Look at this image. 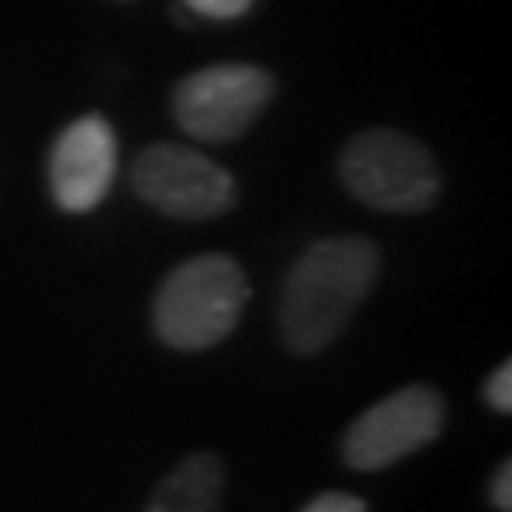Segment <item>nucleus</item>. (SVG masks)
Masks as SVG:
<instances>
[{"instance_id":"1","label":"nucleus","mask_w":512,"mask_h":512,"mask_svg":"<svg viewBox=\"0 0 512 512\" xmlns=\"http://www.w3.org/2000/svg\"><path fill=\"white\" fill-rule=\"evenodd\" d=\"M384 255L368 236L338 232L300 251L277 289V334L293 357L330 349L376 289Z\"/></svg>"},{"instance_id":"2","label":"nucleus","mask_w":512,"mask_h":512,"mask_svg":"<svg viewBox=\"0 0 512 512\" xmlns=\"http://www.w3.org/2000/svg\"><path fill=\"white\" fill-rule=\"evenodd\" d=\"M251 300L247 270L232 255H194L167 270L152 296V334L175 353H202L232 338Z\"/></svg>"},{"instance_id":"3","label":"nucleus","mask_w":512,"mask_h":512,"mask_svg":"<svg viewBox=\"0 0 512 512\" xmlns=\"http://www.w3.org/2000/svg\"><path fill=\"white\" fill-rule=\"evenodd\" d=\"M338 179L361 205L395 217L429 213L444 190L437 156L425 141L391 126L353 133L338 152Z\"/></svg>"},{"instance_id":"4","label":"nucleus","mask_w":512,"mask_h":512,"mask_svg":"<svg viewBox=\"0 0 512 512\" xmlns=\"http://www.w3.org/2000/svg\"><path fill=\"white\" fill-rule=\"evenodd\" d=\"M277 95V76L251 61H220L198 73H186L171 88V118L190 141L202 145H232Z\"/></svg>"},{"instance_id":"5","label":"nucleus","mask_w":512,"mask_h":512,"mask_svg":"<svg viewBox=\"0 0 512 512\" xmlns=\"http://www.w3.org/2000/svg\"><path fill=\"white\" fill-rule=\"evenodd\" d=\"M133 194L171 220H217L239 205V186L228 167L175 141H156L137 152L129 171Z\"/></svg>"},{"instance_id":"6","label":"nucleus","mask_w":512,"mask_h":512,"mask_svg":"<svg viewBox=\"0 0 512 512\" xmlns=\"http://www.w3.org/2000/svg\"><path fill=\"white\" fill-rule=\"evenodd\" d=\"M444 433V399L437 387L406 384L372 403L342 433V463L353 471H384L421 452Z\"/></svg>"},{"instance_id":"7","label":"nucleus","mask_w":512,"mask_h":512,"mask_svg":"<svg viewBox=\"0 0 512 512\" xmlns=\"http://www.w3.org/2000/svg\"><path fill=\"white\" fill-rule=\"evenodd\" d=\"M118 175V137L103 114H80L61 129L46 156V186L61 213L84 217L107 202Z\"/></svg>"},{"instance_id":"8","label":"nucleus","mask_w":512,"mask_h":512,"mask_svg":"<svg viewBox=\"0 0 512 512\" xmlns=\"http://www.w3.org/2000/svg\"><path fill=\"white\" fill-rule=\"evenodd\" d=\"M224 494H228V463L213 448H198L186 452L156 482L145 512H220Z\"/></svg>"},{"instance_id":"9","label":"nucleus","mask_w":512,"mask_h":512,"mask_svg":"<svg viewBox=\"0 0 512 512\" xmlns=\"http://www.w3.org/2000/svg\"><path fill=\"white\" fill-rule=\"evenodd\" d=\"M482 399H486V406L497 410V414H512V365L509 361H501V365L486 376Z\"/></svg>"},{"instance_id":"10","label":"nucleus","mask_w":512,"mask_h":512,"mask_svg":"<svg viewBox=\"0 0 512 512\" xmlns=\"http://www.w3.org/2000/svg\"><path fill=\"white\" fill-rule=\"evenodd\" d=\"M183 4L202 19H243L255 8V0H183Z\"/></svg>"},{"instance_id":"11","label":"nucleus","mask_w":512,"mask_h":512,"mask_svg":"<svg viewBox=\"0 0 512 512\" xmlns=\"http://www.w3.org/2000/svg\"><path fill=\"white\" fill-rule=\"evenodd\" d=\"M300 512H368V501L357 494H342V490H327V494L311 497Z\"/></svg>"},{"instance_id":"12","label":"nucleus","mask_w":512,"mask_h":512,"mask_svg":"<svg viewBox=\"0 0 512 512\" xmlns=\"http://www.w3.org/2000/svg\"><path fill=\"white\" fill-rule=\"evenodd\" d=\"M486 497L497 512H512V459H501L497 471L490 475V486H486Z\"/></svg>"}]
</instances>
